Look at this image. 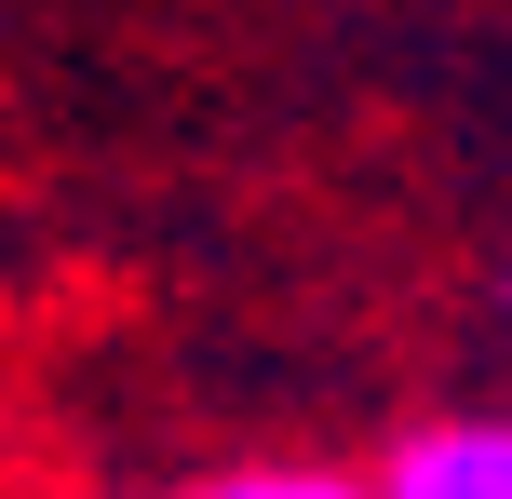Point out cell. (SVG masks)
<instances>
[{
  "mask_svg": "<svg viewBox=\"0 0 512 499\" xmlns=\"http://www.w3.org/2000/svg\"><path fill=\"white\" fill-rule=\"evenodd\" d=\"M364 499H512V405H445L364 473Z\"/></svg>",
  "mask_w": 512,
  "mask_h": 499,
  "instance_id": "obj_1",
  "label": "cell"
},
{
  "mask_svg": "<svg viewBox=\"0 0 512 499\" xmlns=\"http://www.w3.org/2000/svg\"><path fill=\"white\" fill-rule=\"evenodd\" d=\"M189 499H364V473H337V459H243V473H203Z\"/></svg>",
  "mask_w": 512,
  "mask_h": 499,
  "instance_id": "obj_2",
  "label": "cell"
},
{
  "mask_svg": "<svg viewBox=\"0 0 512 499\" xmlns=\"http://www.w3.org/2000/svg\"><path fill=\"white\" fill-rule=\"evenodd\" d=\"M499 297H512V270H499Z\"/></svg>",
  "mask_w": 512,
  "mask_h": 499,
  "instance_id": "obj_3",
  "label": "cell"
}]
</instances>
